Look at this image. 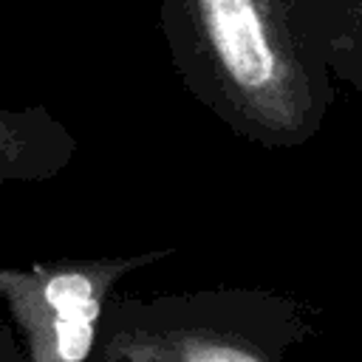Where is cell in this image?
<instances>
[{
    "label": "cell",
    "mask_w": 362,
    "mask_h": 362,
    "mask_svg": "<svg viewBox=\"0 0 362 362\" xmlns=\"http://www.w3.org/2000/svg\"><path fill=\"white\" fill-rule=\"evenodd\" d=\"M170 255L173 249H150L0 266V303L17 325L25 362H90L99 317L116 283Z\"/></svg>",
    "instance_id": "cell-3"
},
{
    "label": "cell",
    "mask_w": 362,
    "mask_h": 362,
    "mask_svg": "<svg viewBox=\"0 0 362 362\" xmlns=\"http://www.w3.org/2000/svg\"><path fill=\"white\" fill-rule=\"evenodd\" d=\"M0 362H25L23 345L17 342V337L8 325H0Z\"/></svg>",
    "instance_id": "cell-6"
},
{
    "label": "cell",
    "mask_w": 362,
    "mask_h": 362,
    "mask_svg": "<svg viewBox=\"0 0 362 362\" xmlns=\"http://www.w3.org/2000/svg\"><path fill=\"white\" fill-rule=\"evenodd\" d=\"M308 59L362 93V0H283Z\"/></svg>",
    "instance_id": "cell-4"
},
{
    "label": "cell",
    "mask_w": 362,
    "mask_h": 362,
    "mask_svg": "<svg viewBox=\"0 0 362 362\" xmlns=\"http://www.w3.org/2000/svg\"><path fill=\"white\" fill-rule=\"evenodd\" d=\"M74 133L42 105L0 107V184L57 178L76 156Z\"/></svg>",
    "instance_id": "cell-5"
},
{
    "label": "cell",
    "mask_w": 362,
    "mask_h": 362,
    "mask_svg": "<svg viewBox=\"0 0 362 362\" xmlns=\"http://www.w3.org/2000/svg\"><path fill=\"white\" fill-rule=\"evenodd\" d=\"M317 308L266 288L107 297L90 362H288Z\"/></svg>",
    "instance_id": "cell-2"
},
{
    "label": "cell",
    "mask_w": 362,
    "mask_h": 362,
    "mask_svg": "<svg viewBox=\"0 0 362 362\" xmlns=\"http://www.w3.org/2000/svg\"><path fill=\"white\" fill-rule=\"evenodd\" d=\"M170 62L238 139L266 150L308 144L334 82L303 51L283 0H158Z\"/></svg>",
    "instance_id": "cell-1"
}]
</instances>
